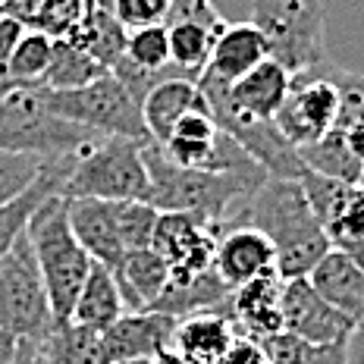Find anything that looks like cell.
I'll list each match as a JSON object with an SVG mask.
<instances>
[{
  "label": "cell",
  "instance_id": "obj_1",
  "mask_svg": "<svg viewBox=\"0 0 364 364\" xmlns=\"http://www.w3.org/2000/svg\"><path fill=\"white\" fill-rule=\"evenodd\" d=\"M148 204L161 214H195L210 226L239 223L242 210L261 188L267 173H204L166 161L164 151L145 145Z\"/></svg>",
  "mask_w": 364,
  "mask_h": 364
},
{
  "label": "cell",
  "instance_id": "obj_2",
  "mask_svg": "<svg viewBox=\"0 0 364 364\" xmlns=\"http://www.w3.org/2000/svg\"><path fill=\"white\" fill-rule=\"evenodd\" d=\"M239 223L255 226L270 239L277 252V273L283 279H308L333 248L299 179L267 176L242 210Z\"/></svg>",
  "mask_w": 364,
  "mask_h": 364
},
{
  "label": "cell",
  "instance_id": "obj_3",
  "mask_svg": "<svg viewBox=\"0 0 364 364\" xmlns=\"http://www.w3.org/2000/svg\"><path fill=\"white\" fill-rule=\"evenodd\" d=\"M26 236L38 261V270H41L44 289H48L54 323H66L73 317L75 299H79L95 261L85 255V248L75 239L70 226V208H66L63 195H50L35 210L26 226Z\"/></svg>",
  "mask_w": 364,
  "mask_h": 364
},
{
  "label": "cell",
  "instance_id": "obj_4",
  "mask_svg": "<svg viewBox=\"0 0 364 364\" xmlns=\"http://www.w3.org/2000/svg\"><path fill=\"white\" fill-rule=\"evenodd\" d=\"M60 195L95 201H145V145L132 139H119V135H97L75 154V164Z\"/></svg>",
  "mask_w": 364,
  "mask_h": 364
},
{
  "label": "cell",
  "instance_id": "obj_5",
  "mask_svg": "<svg viewBox=\"0 0 364 364\" xmlns=\"http://www.w3.org/2000/svg\"><path fill=\"white\" fill-rule=\"evenodd\" d=\"M95 139V132L50 113L41 88H16L0 97V151L60 161Z\"/></svg>",
  "mask_w": 364,
  "mask_h": 364
},
{
  "label": "cell",
  "instance_id": "obj_6",
  "mask_svg": "<svg viewBox=\"0 0 364 364\" xmlns=\"http://www.w3.org/2000/svg\"><path fill=\"white\" fill-rule=\"evenodd\" d=\"M252 26L264 35L270 60L289 75L327 63V16L323 0H255Z\"/></svg>",
  "mask_w": 364,
  "mask_h": 364
},
{
  "label": "cell",
  "instance_id": "obj_7",
  "mask_svg": "<svg viewBox=\"0 0 364 364\" xmlns=\"http://www.w3.org/2000/svg\"><path fill=\"white\" fill-rule=\"evenodd\" d=\"M44 104L50 113L70 119V123L88 129L95 135H119L141 145H151V135L141 117V104L123 88L113 73L97 75L95 82L73 91H48L41 88Z\"/></svg>",
  "mask_w": 364,
  "mask_h": 364
},
{
  "label": "cell",
  "instance_id": "obj_8",
  "mask_svg": "<svg viewBox=\"0 0 364 364\" xmlns=\"http://www.w3.org/2000/svg\"><path fill=\"white\" fill-rule=\"evenodd\" d=\"M54 327V311L48 301L41 270L22 232L19 242L0 257V330L16 339L41 343L44 333Z\"/></svg>",
  "mask_w": 364,
  "mask_h": 364
},
{
  "label": "cell",
  "instance_id": "obj_9",
  "mask_svg": "<svg viewBox=\"0 0 364 364\" xmlns=\"http://www.w3.org/2000/svg\"><path fill=\"white\" fill-rule=\"evenodd\" d=\"M333 60L327 63L314 66L308 73L292 75V85H289V97L277 113V129L286 141L301 151L314 141H321L323 135L336 126L339 117V91L336 82H333Z\"/></svg>",
  "mask_w": 364,
  "mask_h": 364
},
{
  "label": "cell",
  "instance_id": "obj_10",
  "mask_svg": "<svg viewBox=\"0 0 364 364\" xmlns=\"http://www.w3.org/2000/svg\"><path fill=\"white\" fill-rule=\"evenodd\" d=\"M299 182L330 245L364 264V186L339 182L311 170H305Z\"/></svg>",
  "mask_w": 364,
  "mask_h": 364
},
{
  "label": "cell",
  "instance_id": "obj_11",
  "mask_svg": "<svg viewBox=\"0 0 364 364\" xmlns=\"http://www.w3.org/2000/svg\"><path fill=\"white\" fill-rule=\"evenodd\" d=\"M151 252L164 257V264L170 267V277L204 273L214 267V226L195 214H161Z\"/></svg>",
  "mask_w": 364,
  "mask_h": 364
},
{
  "label": "cell",
  "instance_id": "obj_12",
  "mask_svg": "<svg viewBox=\"0 0 364 364\" xmlns=\"http://www.w3.org/2000/svg\"><path fill=\"white\" fill-rule=\"evenodd\" d=\"M283 330L321 348L355 339V327L314 292L308 279L283 283Z\"/></svg>",
  "mask_w": 364,
  "mask_h": 364
},
{
  "label": "cell",
  "instance_id": "obj_13",
  "mask_svg": "<svg viewBox=\"0 0 364 364\" xmlns=\"http://www.w3.org/2000/svg\"><path fill=\"white\" fill-rule=\"evenodd\" d=\"M214 236H217L214 270L230 289H239V286L252 283L264 273L277 270V252H273L270 239L255 226L248 223L214 226Z\"/></svg>",
  "mask_w": 364,
  "mask_h": 364
},
{
  "label": "cell",
  "instance_id": "obj_14",
  "mask_svg": "<svg viewBox=\"0 0 364 364\" xmlns=\"http://www.w3.org/2000/svg\"><path fill=\"white\" fill-rule=\"evenodd\" d=\"M283 283L277 270L264 273L252 283L232 289L226 301V314L236 323L239 336H252L257 343L283 333Z\"/></svg>",
  "mask_w": 364,
  "mask_h": 364
},
{
  "label": "cell",
  "instance_id": "obj_15",
  "mask_svg": "<svg viewBox=\"0 0 364 364\" xmlns=\"http://www.w3.org/2000/svg\"><path fill=\"white\" fill-rule=\"evenodd\" d=\"M308 283L314 292L336 308L355 327V336H364V264L355 261L352 255L330 248L327 257L311 270Z\"/></svg>",
  "mask_w": 364,
  "mask_h": 364
},
{
  "label": "cell",
  "instance_id": "obj_16",
  "mask_svg": "<svg viewBox=\"0 0 364 364\" xmlns=\"http://www.w3.org/2000/svg\"><path fill=\"white\" fill-rule=\"evenodd\" d=\"M267 57H270L267 41H264V35L257 32L252 22H226V28L217 35L214 48H210L208 66H204L198 79L210 82V85L230 88Z\"/></svg>",
  "mask_w": 364,
  "mask_h": 364
},
{
  "label": "cell",
  "instance_id": "obj_17",
  "mask_svg": "<svg viewBox=\"0 0 364 364\" xmlns=\"http://www.w3.org/2000/svg\"><path fill=\"white\" fill-rule=\"evenodd\" d=\"M173 333H176V321L161 311H126L104 333V352L110 364L154 358L173 346Z\"/></svg>",
  "mask_w": 364,
  "mask_h": 364
},
{
  "label": "cell",
  "instance_id": "obj_18",
  "mask_svg": "<svg viewBox=\"0 0 364 364\" xmlns=\"http://www.w3.org/2000/svg\"><path fill=\"white\" fill-rule=\"evenodd\" d=\"M66 208H70V226L85 255L95 264L117 273L119 264L126 261V252L117 232V220H113V201L66 198Z\"/></svg>",
  "mask_w": 364,
  "mask_h": 364
},
{
  "label": "cell",
  "instance_id": "obj_19",
  "mask_svg": "<svg viewBox=\"0 0 364 364\" xmlns=\"http://www.w3.org/2000/svg\"><path fill=\"white\" fill-rule=\"evenodd\" d=\"M192 110H210L201 88L192 79H170L154 85L141 101V117H145L151 141L164 145L173 135V129L179 126V119L188 117Z\"/></svg>",
  "mask_w": 364,
  "mask_h": 364
},
{
  "label": "cell",
  "instance_id": "obj_20",
  "mask_svg": "<svg viewBox=\"0 0 364 364\" xmlns=\"http://www.w3.org/2000/svg\"><path fill=\"white\" fill-rule=\"evenodd\" d=\"M236 336L239 330L226 311H198V314H188L176 321L173 348H179L195 364H217Z\"/></svg>",
  "mask_w": 364,
  "mask_h": 364
},
{
  "label": "cell",
  "instance_id": "obj_21",
  "mask_svg": "<svg viewBox=\"0 0 364 364\" xmlns=\"http://www.w3.org/2000/svg\"><path fill=\"white\" fill-rule=\"evenodd\" d=\"M113 279L119 286L126 311H151L154 301L164 295V289L170 286V267L164 264L161 255H154L148 248V252L126 255V261L119 264Z\"/></svg>",
  "mask_w": 364,
  "mask_h": 364
},
{
  "label": "cell",
  "instance_id": "obj_22",
  "mask_svg": "<svg viewBox=\"0 0 364 364\" xmlns=\"http://www.w3.org/2000/svg\"><path fill=\"white\" fill-rule=\"evenodd\" d=\"M123 314H126V305H123V295H119L113 273L107 267H101V264H91L88 279L82 286L79 299H75L70 321L95 333H107Z\"/></svg>",
  "mask_w": 364,
  "mask_h": 364
},
{
  "label": "cell",
  "instance_id": "obj_23",
  "mask_svg": "<svg viewBox=\"0 0 364 364\" xmlns=\"http://www.w3.org/2000/svg\"><path fill=\"white\" fill-rule=\"evenodd\" d=\"M38 346V364H110L104 352V333L66 321L54 323Z\"/></svg>",
  "mask_w": 364,
  "mask_h": 364
},
{
  "label": "cell",
  "instance_id": "obj_24",
  "mask_svg": "<svg viewBox=\"0 0 364 364\" xmlns=\"http://www.w3.org/2000/svg\"><path fill=\"white\" fill-rule=\"evenodd\" d=\"M166 35H170V60L173 66L186 75V79L198 82V75L204 73L208 66V57H210V48H214L217 35L223 28H210V26H201V22H164Z\"/></svg>",
  "mask_w": 364,
  "mask_h": 364
},
{
  "label": "cell",
  "instance_id": "obj_25",
  "mask_svg": "<svg viewBox=\"0 0 364 364\" xmlns=\"http://www.w3.org/2000/svg\"><path fill=\"white\" fill-rule=\"evenodd\" d=\"M104 73H110V70H104L75 38L63 35V38H54V60H50V70L44 75V88L73 91V88H82V85H88V82H95L97 75H104Z\"/></svg>",
  "mask_w": 364,
  "mask_h": 364
},
{
  "label": "cell",
  "instance_id": "obj_26",
  "mask_svg": "<svg viewBox=\"0 0 364 364\" xmlns=\"http://www.w3.org/2000/svg\"><path fill=\"white\" fill-rule=\"evenodd\" d=\"M54 60V35L41 28H26L19 44L6 60V75L16 88H44V75Z\"/></svg>",
  "mask_w": 364,
  "mask_h": 364
},
{
  "label": "cell",
  "instance_id": "obj_27",
  "mask_svg": "<svg viewBox=\"0 0 364 364\" xmlns=\"http://www.w3.org/2000/svg\"><path fill=\"white\" fill-rule=\"evenodd\" d=\"M299 157H301V164H305V170H311V173H321V176H330V179H339V182H355V186H361L364 166L355 161L352 154H348L346 139H343V132H339V129H330V132L323 135L321 141L301 148Z\"/></svg>",
  "mask_w": 364,
  "mask_h": 364
},
{
  "label": "cell",
  "instance_id": "obj_28",
  "mask_svg": "<svg viewBox=\"0 0 364 364\" xmlns=\"http://www.w3.org/2000/svg\"><path fill=\"white\" fill-rule=\"evenodd\" d=\"M123 60L132 63L135 70L151 73V75H170V79H186L170 60V35L164 26L139 28V32L126 35V50Z\"/></svg>",
  "mask_w": 364,
  "mask_h": 364
},
{
  "label": "cell",
  "instance_id": "obj_29",
  "mask_svg": "<svg viewBox=\"0 0 364 364\" xmlns=\"http://www.w3.org/2000/svg\"><path fill=\"white\" fill-rule=\"evenodd\" d=\"M113 220H117L123 252L135 255V252H148L151 248L161 210H154L148 201H113Z\"/></svg>",
  "mask_w": 364,
  "mask_h": 364
},
{
  "label": "cell",
  "instance_id": "obj_30",
  "mask_svg": "<svg viewBox=\"0 0 364 364\" xmlns=\"http://www.w3.org/2000/svg\"><path fill=\"white\" fill-rule=\"evenodd\" d=\"M48 166H50V161H44V157L0 151V210L16 198H22V195L44 176Z\"/></svg>",
  "mask_w": 364,
  "mask_h": 364
},
{
  "label": "cell",
  "instance_id": "obj_31",
  "mask_svg": "<svg viewBox=\"0 0 364 364\" xmlns=\"http://www.w3.org/2000/svg\"><path fill=\"white\" fill-rule=\"evenodd\" d=\"M330 75H333L336 91H339V117H336V126L333 129L346 132V129L364 123V75L343 70L339 63H333Z\"/></svg>",
  "mask_w": 364,
  "mask_h": 364
},
{
  "label": "cell",
  "instance_id": "obj_32",
  "mask_svg": "<svg viewBox=\"0 0 364 364\" xmlns=\"http://www.w3.org/2000/svg\"><path fill=\"white\" fill-rule=\"evenodd\" d=\"M170 4L173 0H113V19L129 32L151 26H164L170 16Z\"/></svg>",
  "mask_w": 364,
  "mask_h": 364
},
{
  "label": "cell",
  "instance_id": "obj_33",
  "mask_svg": "<svg viewBox=\"0 0 364 364\" xmlns=\"http://www.w3.org/2000/svg\"><path fill=\"white\" fill-rule=\"evenodd\" d=\"M264 352H267L270 364H321L323 358V348L321 346H311L305 339L292 336V333H277V336L264 339Z\"/></svg>",
  "mask_w": 364,
  "mask_h": 364
},
{
  "label": "cell",
  "instance_id": "obj_34",
  "mask_svg": "<svg viewBox=\"0 0 364 364\" xmlns=\"http://www.w3.org/2000/svg\"><path fill=\"white\" fill-rule=\"evenodd\" d=\"M217 364H270V361H267V352H264V346L257 343V339L236 336Z\"/></svg>",
  "mask_w": 364,
  "mask_h": 364
},
{
  "label": "cell",
  "instance_id": "obj_35",
  "mask_svg": "<svg viewBox=\"0 0 364 364\" xmlns=\"http://www.w3.org/2000/svg\"><path fill=\"white\" fill-rule=\"evenodd\" d=\"M22 35H26V22L19 16H10V13H0V66H6Z\"/></svg>",
  "mask_w": 364,
  "mask_h": 364
},
{
  "label": "cell",
  "instance_id": "obj_36",
  "mask_svg": "<svg viewBox=\"0 0 364 364\" xmlns=\"http://www.w3.org/2000/svg\"><path fill=\"white\" fill-rule=\"evenodd\" d=\"M343 139H346L348 154H352L355 161H358V164L364 166V123L352 126V129H346V132H343Z\"/></svg>",
  "mask_w": 364,
  "mask_h": 364
},
{
  "label": "cell",
  "instance_id": "obj_37",
  "mask_svg": "<svg viewBox=\"0 0 364 364\" xmlns=\"http://www.w3.org/2000/svg\"><path fill=\"white\" fill-rule=\"evenodd\" d=\"M321 364H352V339L348 343H336L323 348Z\"/></svg>",
  "mask_w": 364,
  "mask_h": 364
},
{
  "label": "cell",
  "instance_id": "obj_38",
  "mask_svg": "<svg viewBox=\"0 0 364 364\" xmlns=\"http://www.w3.org/2000/svg\"><path fill=\"white\" fill-rule=\"evenodd\" d=\"M16 348H19V339L13 333L0 330V364H16Z\"/></svg>",
  "mask_w": 364,
  "mask_h": 364
},
{
  "label": "cell",
  "instance_id": "obj_39",
  "mask_svg": "<svg viewBox=\"0 0 364 364\" xmlns=\"http://www.w3.org/2000/svg\"><path fill=\"white\" fill-rule=\"evenodd\" d=\"M151 364H195L192 358H186V355L179 352V348H164L161 355H154V358H151Z\"/></svg>",
  "mask_w": 364,
  "mask_h": 364
},
{
  "label": "cell",
  "instance_id": "obj_40",
  "mask_svg": "<svg viewBox=\"0 0 364 364\" xmlns=\"http://www.w3.org/2000/svg\"><path fill=\"white\" fill-rule=\"evenodd\" d=\"M35 352H38V346L32 343V339H19L16 364H35Z\"/></svg>",
  "mask_w": 364,
  "mask_h": 364
},
{
  "label": "cell",
  "instance_id": "obj_41",
  "mask_svg": "<svg viewBox=\"0 0 364 364\" xmlns=\"http://www.w3.org/2000/svg\"><path fill=\"white\" fill-rule=\"evenodd\" d=\"M82 10H107V13H113V0H82Z\"/></svg>",
  "mask_w": 364,
  "mask_h": 364
},
{
  "label": "cell",
  "instance_id": "obj_42",
  "mask_svg": "<svg viewBox=\"0 0 364 364\" xmlns=\"http://www.w3.org/2000/svg\"><path fill=\"white\" fill-rule=\"evenodd\" d=\"M10 91H16V85H13L10 75H6V66H0V97L10 95Z\"/></svg>",
  "mask_w": 364,
  "mask_h": 364
},
{
  "label": "cell",
  "instance_id": "obj_43",
  "mask_svg": "<svg viewBox=\"0 0 364 364\" xmlns=\"http://www.w3.org/2000/svg\"><path fill=\"white\" fill-rule=\"evenodd\" d=\"M119 364H151V358H135V361H119Z\"/></svg>",
  "mask_w": 364,
  "mask_h": 364
},
{
  "label": "cell",
  "instance_id": "obj_44",
  "mask_svg": "<svg viewBox=\"0 0 364 364\" xmlns=\"http://www.w3.org/2000/svg\"><path fill=\"white\" fill-rule=\"evenodd\" d=\"M35 364H38V352H35Z\"/></svg>",
  "mask_w": 364,
  "mask_h": 364
},
{
  "label": "cell",
  "instance_id": "obj_45",
  "mask_svg": "<svg viewBox=\"0 0 364 364\" xmlns=\"http://www.w3.org/2000/svg\"><path fill=\"white\" fill-rule=\"evenodd\" d=\"M361 186H364V176H361Z\"/></svg>",
  "mask_w": 364,
  "mask_h": 364
}]
</instances>
